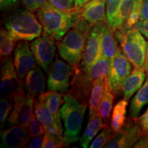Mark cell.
Listing matches in <instances>:
<instances>
[{
    "label": "cell",
    "mask_w": 148,
    "mask_h": 148,
    "mask_svg": "<svg viewBox=\"0 0 148 148\" xmlns=\"http://www.w3.org/2000/svg\"><path fill=\"white\" fill-rule=\"evenodd\" d=\"M101 46L102 56L111 60L117 51L118 46L114 30L110 27L108 22L105 21L101 34Z\"/></svg>",
    "instance_id": "22"
},
{
    "label": "cell",
    "mask_w": 148,
    "mask_h": 148,
    "mask_svg": "<svg viewBox=\"0 0 148 148\" xmlns=\"http://www.w3.org/2000/svg\"><path fill=\"white\" fill-rule=\"evenodd\" d=\"M1 147L3 148L25 147L30 137L27 127L20 125H12L1 132Z\"/></svg>",
    "instance_id": "15"
},
{
    "label": "cell",
    "mask_w": 148,
    "mask_h": 148,
    "mask_svg": "<svg viewBox=\"0 0 148 148\" xmlns=\"http://www.w3.org/2000/svg\"><path fill=\"white\" fill-rule=\"evenodd\" d=\"M34 109L37 119L43 125L45 132L64 140L63 134L59 131L52 114L41 98L38 97V99H34Z\"/></svg>",
    "instance_id": "16"
},
{
    "label": "cell",
    "mask_w": 148,
    "mask_h": 148,
    "mask_svg": "<svg viewBox=\"0 0 148 148\" xmlns=\"http://www.w3.org/2000/svg\"><path fill=\"white\" fill-rule=\"evenodd\" d=\"M92 25H93L92 24L86 21L80 14V16L75 20L72 27L77 29L79 32H82V34H84L85 36H87Z\"/></svg>",
    "instance_id": "36"
},
{
    "label": "cell",
    "mask_w": 148,
    "mask_h": 148,
    "mask_svg": "<svg viewBox=\"0 0 148 148\" xmlns=\"http://www.w3.org/2000/svg\"><path fill=\"white\" fill-rule=\"evenodd\" d=\"M19 0H0V7L1 11L12 10L19 4Z\"/></svg>",
    "instance_id": "38"
},
{
    "label": "cell",
    "mask_w": 148,
    "mask_h": 148,
    "mask_svg": "<svg viewBox=\"0 0 148 148\" xmlns=\"http://www.w3.org/2000/svg\"><path fill=\"white\" fill-rule=\"evenodd\" d=\"M106 0H90L80 8L81 16L92 25L107 21Z\"/></svg>",
    "instance_id": "18"
},
{
    "label": "cell",
    "mask_w": 148,
    "mask_h": 148,
    "mask_svg": "<svg viewBox=\"0 0 148 148\" xmlns=\"http://www.w3.org/2000/svg\"><path fill=\"white\" fill-rule=\"evenodd\" d=\"M80 14V8L67 13L55 8L49 3L36 11L37 17L42 25V32L53 37L57 42L60 41L73 27Z\"/></svg>",
    "instance_id": "2"
},
{
    "label": "cell",
    "mask_w": 148,
    "mask_h": 148,
    "mask_svg": "<svg viewBox=\"0 0 148 148\" xmlns=\"http://www.w3.org/2000/svg\"><path fill=\"white\" fill-rule=\"evenodd\" d=\"M5 28L16 41H31L40 36L42 25L32 12L24 8L12 10L4 16Z\"/></svg>",
    "instance_id": "1"
},
{
    "label": "cell",
    "mask_w": 148,
    "mask_h": 148,
    "mask_svg": "<svg viewBox=\"0 0 148 148\" xmlns=\"http://www.w3.org/2000/svg\"><path fill=\"white\" fill-rule=\"evenodd\" d=\"M145 70L148 73V42H147V47H146V55H145Z\"/></svg>",
    "instance_id": "45"
},
{
    "label": "cell",
    "mask_w": 148,
    "mask_h": 148,
    "mask_svg": "<svg viewBox=\"0 0 148 148\" xmlns=\"http://www.w3.org/2000/svg\"><path fill=\"white\" fill-rule=\"evenodd\" d=\"M29 133L31 138L42 136L45 132L43 125L37 119L35 114L33 113L29 123Z\"/></svg>",
    "instance_id": "33"
},
{
    "label": "cell",
    "mask_w": 148,
    "mask_h": 148,
    "mask_svg": "<svg viewBox=\"0 0 148 148\" xmlns=\"http://www.w3.org/2000/svg\"><path fill=\"white\" fill-rule=\"evenodd\" d=\"M134 147L145 148L148 147V135H144L134 144Z\"/></svg>",
    "instance_id": "43"
},
{
    "label": "cell",
    "mask_w": 148,
    "mask_h": 148,
    "mask_svg": "<svg viewBox=\"0 0 148 148\" xmlns=\"http://www.w3.org/2000/svg\"><path fill=\"white\" fill-rule=\"evenodd\" d=\"M145 70L134 68L122 85V91L125 99L128 101L134 92L141 88L145 81Z\"/></svg>",
    "instance_id": "21"
},
{
    "label": "cell",
    "mask_w": 148,
    "mask_h": 148,
    "mask_svg": "<svg viewBox=\"0 0 148 148\" xmlns=\"http://www.w3.org/2000/svg\"><path fill=\"white\" fill-rule=\"evenodd\" d=\"M106 127L108 126L104 124L99 113L96 114L92 118L88 119V124L86 125L84 134L82 137L79 138V144L81 147L83 148L88 147L90 142L97 134V132L101 129H103Z\"/></svg>",
    "instance_id": "23"
},
{
    "label": "cell",
    "mask_w": 148,
    "mask_h": 148,
    "mask_svg": "<svg viewBox=\"0 0 148 148\" xmlns=\"http://www.w3.org/2000/svg\"><path fill=\"white\" fill-rule=\"evenodd\" d=\"M55 40L53 37L42 33L41 36L35 38L30 44L36 62L46 73L50 69L56 52Z\"/></svg>",
    "instance_id": "10"
},
{
    "label": "cell",
    "mask_w": 148,
    "mask_h": 148,
    "mask_svg": "<svg viewBox=\"0 0 148 148\" xmlns=\"http://www.w3.org/2000/svg\"><path fill=\"white\" fill-rule=\"evenodd\" d=\"M90 1V0H75V7L77 8H81L83 5Z\"/></svg>",
    "instance_id": "44"
},
{
    "label": "cell",
    "mask_w": 148,
    "mask_h": 148,
    "mask_svg": "<svg viewBox=\"0 0 148 148\" xmlns=\"http://www.w3.org/2000/svg\"><path fill=\"white\" fill-rule=\"evenodd\" d=\"M26 40H19L14 50L13 63L16 73L21 80L36 66V59Z\"/></svg>",
    "instance_id": "14"
},
{
    "label": "cell",
    "mask_w": 148,
    "mask_h": 148,
    "mask_svg": "<svg viewBox=\"0 0 148 148\" xmlns=\"http://www.w3.org/2000/svg\"><path fill=\"white\" fill-rule=\"evenodd\" d=\"M86 38L84 34L72 27L57 42L59 55L73 68L79 66L81 63Z\"/></svg>",
    "instance_id": "5"
},
{
    "label": "cell",
    "mask_w": 148,
    "mask_h": 148,
    "mask_svg": "<svg viewBox=\"0 0 148 148\" xmlns=\"http://www.w3.org/2000/svg\"><path fill=\"white\" fill-rule=\"evenodd\" d=\"M114 100V94L110 90L108 83L107 82L105 86L104 92L99 105V114L102 118L103 123L106 126H108L110 121V112L112 110Z\"/></svg>",
    "instance_id": "27"
},
{
    "label": "cell",
    "mask_w": 148,
    "mask_h": 148,
    "mask_svg": "<svg viewBox=\"0 0 148 148\" xmlns=\"http://www.w3.org/2000/svg\"><path fill=\"white\" fill-rule=\"evenodd\" d=\"M121 1L122 0H106L107 22L112 29Z\"/></svg>",
    "instance_id": "31"
},
{
    "label": "cell",
    "mask_w": 148,
    "mask_h": 148,
    "mask_svg": "<svg viewBox=\"0 0 148 148\" xmlns=\"http://www.w3.org/2000/svg\"><path fill=\"white\" fill-rule=\"evenodd\" d=\"M48 1L49 0H21V2L25 8L34 12L47 4Z\"/></svg>",
    "instance_id": "37"
},
{
    "label": "cell",
    "mask_w": 148,
    "mask_h": 148,
    "mask_svg": "<svg viewBox=\"0 0 148 148\" xmlns=\"http://www.w3.org/2000/svg\"><path fill=\"white\" fill-rule=\"evenodd\" d=\"M45 86V76L40 66H36L27 74L24 82V88L27 94L35 98L43 93Z\"/></svg>",
    "instance_id": "17"
},
{
    "label": "cell",
    "mask_w": 148,
    "mask_h": 148,
    "mask_svg": "<svg viewBox=\"0 0 148 148\" xmlns=\"http://www.w3.org/2000/svg\"><path fill=\"white\" fill-rule=\"evenodd\" d=\"M64 102L60 108L64 123V145L75 143L79 140V134L82 127L83 120L87 104H84L75 97L66 92L64 95Z\"/></svg>",
    "instance_id": "3"
},
{
    "label": "cell",
    "mask_w": 148,
    "mask_h": 148,
    "mask_svg": "<svg viewBox=\"0 0 148 148\" xmlns=\"http://www.w3.org/2000/svg\"><path fill=\"white\" fill-rule=\"evenodd\" d=\"M16 40H14L5 28L0 31V54L1 59L10 56L13 51Z\"/></svg>",
    "instance_id": "28"
},
{
    "label": "cell",
    "mask_w": 148,
    "mask_h": 148,
    "mask_svg": "<svg viewBox=\"0 0 148 148\" xmlns=\"http://www.w3.org/2000/svg\"><path fill=\"white\" fill-rule=\"evenodd\" d=\"M142 1L140 3H138L136 8L132 11V13L127 18V19L125 21V22L123 24V26L125 27V29H130L132 28L135 25L137 22L139 21L140 19V10H141V5Z\"/></svg>",
    "instance_id": "35"
},
{
    "label": "cell",
    "mask_w": 148,
    "mask_h": 148,
    "mask_svg": "<svg viewBox=\"0 0 148 148\" xmlns=\"http://www.w3.org/2000/svg\"><path fill=\"white\" fill-rule=\"evenodd\" d=\"M136 121L141 127L145 135H148V108L143 115L139 118H136Z\"/></svg>",
    "instance_id": "39"
},
{
    "label": "cell",
    "mask_w": 148,
    "mask_h": 148,
    "mask_svg": "<svg viewBox=\"0 0 148 148\" xmlns=\"http://www.w3.org/2000/svg\"><path fill=\"white\" fill-rule=\"evenodd\" d=\"M114 33L125 56L134 67L145 70L147 42L142 33L136 27L125 29L123 26L114 29Z\"/></svg>",
    "instance_id": "4"
},
{
    "label": "cell",
    "mask_w": 148,
    "mask_h": 148,
    "mask_svg": "<svg viewBox=\"0 0 148 148\" xmlns=\"http://www.w3.org/2000/svg\"><path fill=\"white\" fill-rule=\"evenodd\" d=\"M14 106L13 96H3L0 101V126L2 129L5 120L10 114L11 109Z\"/></svg>",
    "instance_id": "30"
},
{
    "label": "cell",
    "mask_w": 148,
    "mask_h": 148,
    "mask_svg": "<svg viewBox=\"0 0 148 148\" xmlns=\"http://www.w3.org/2000/svg\"><path fill=\"white\" fill-rule=\"evenodd\" d=\"M38 97L41 98L47 105V108L52 114L59 131L63 134L64 131L62 126V123H61L62 116H61L60 107L64 102V95H62V93L61 92L60 93L58 91L49 90L48 92L40 94Z\"/></svg>",
    "instance_id": "19"
},
{
    "label": "cell",
    "mask_w": 148,
    "mask_h": 148,
    "mask_svg": "<svg viewBox=\"0 0 148 148\" xmlns=\"http://www.w3.org/2000/svg\"><path fill=\"white\" fill-rule=\"evenodd\" d=\"M132 69V62L118 47L115 55L110 62V68L107 75L109 88L114 95H117L122 90V85L131 73Z\"/></svg>",
    "instance_id": "6"
},
{
    "label": "cell",
    "mask_w": 148,
    "mask_h": 148,
    "mask_svg": "<svg viewBox=\"0 0 148 148\" xmlns=\"http://www.w3.org/2000/svg\"><path fill=\"white\" fill-rule=\"evenodd\" d=\"M48 3L55 8L67 13H71L79 9L75 7V0H49Z\"/></svg>",
    "instance_id": "32"
},
{
    "label": "cell",
    "mask_w": 148,
    "mask_h": 148,
    "mask_svg": "<svg viewBox=\"0 0 148 148\" xmlns=\"http://www.w3.org/2000/svg\"><path fill=\"white\" fill-rule=\"evenodd\" d=\"M134 27L138 29V30L148 38V19L143 20V21H138L135 24Z\"/></svg>",
    "instance_id": "40"
},
{
    "label": "cell",
    "mask_w": 148,
    "mask_h": 148,
    "mask_svg": "<svg viewBox=\"0 0 148 148\" xmlns=\"http://www.w3.org/2000/svg\"><path fill=\"white\" fill-rule=\"evenodd\" d=\"M116 133L112 130L111 127H106L103 128V131L100 134H98L97 136L92 143L90 144V148H101L106 146L112 138L115 136Z\"/></svg>",
    "instance_id": "29"
},
{
    "label": "cell",
    "mask_w": 148,
    "mask_h": 148,
    "mask_svg": "<svg viewBox=\"0 0 148 148\" xmlns=\"http://www.w3.org/2000/svg\"><path fill=\"white\" fill-rule=\"evenodd\" d=\"M148 19V0H143L139 21Z\"/></svg>",
    "instance_id": "42"
},
{
    "label": "cell",
    "mask_w": 148,
    "mask_h": 148,
    "mask_svg": "<svg viewBox=\"0 0 148 148\" xmlns=\"http://www.w3.org/2000/svg\"><path fill=\"white\" fill-rule=\"evenodd\" d=\"M104 22H98L90 28L86 40L82 61L79 66L80 69H88L102 56L101 34Z\"/></svg>",
    "instance_id": "8"
},
{
    "label": "cell",
    "mask_w": 148,
    "mask_h": 148,
    "mask_svg": "<svg viewBox=\"0 0 148 148\" xmlns=\"http://www.w3.org/2000/svg\"><path fill=\"white\" fill-rule=\"evenodd\" d=\"M107 82H108L107 75L98 77L93 81L89 101H88V105H89L88 119L92 118L96 114L99 113V105Z\"/></svg>",
    "instance_id": "20"
},
{
    "label": "cell",
    "mask_w": 148,
    "mask_h": 148,
    "mask_svg": "<svg viewBox=\"0 0 148 148\" xmlns=\"http://www.w3.org/2000/svg\"><path fill=\"white\" fill-rule=\"evenodd\" d=\"M95 79L88 70L82 69L77 66L74 68V72L68 93L73 96L79 102L87 104L88 96L91 91L92 83Z\"/></svg>",
    "instance_id": "12"
},
{
    "label": "cell",
    "mask_w": 148,
    "mask_h": 148,
    "mask_svg": "<svg viewBox=\"0 0 148 148\" xmlns=\"http://www.w3.org/2000/svg\"><path fill=\"white\" fill-rule=\"evenodd\" d=\"M148 103V73L145 82L133 97L130 106L131 118H136L139 115L142 108Z\"/></svg>",
    "instance_id": "25"
},
{
    "label": "cell",
    "mask_w": 148,
    "mask_h": 148,
    "mask_svg": "<svg viewBox=\"0 0 148 148\" xmlns=\"http://www.w3.org/2000/svg\"><path fill=\"white\" fill-rule=\"evenodd\" d=\"M73 72L74 68L71 64L57 58L47 73L48 90L66 93L69 89L70 79Z\"/></svg>",
    "instance_id": "7"
},
{
    "label": "cell",
    "mask_w": 148,
    "mask_h": 148,
    "mask_svg": "<svg viewBox=\"0 0 148 148\" xmlns=\"http://www.w3.org/2000/svg\"><path fill=\"white\" fill-rule=\"evenodd\" d=\"M42 141H43V138L42 136H36V137H32V139L29 141L28 145L27 147L29 148H40L42 147Z\"/></svg>",
    "instance_id": "41"
},
{
    "label": "cell",
    "mask_w": 148,
    "mask_h": 148,
    "mask_svg": "<svg viewBox=\"0 0 148 148\" xmlns=\"http://www.w3.org/2000/svg\"><path fill=\"white\" fill-rule=\"evenodd\" d=\"M143 0H122L114 20L112 29L114 30L118 27L123 26L132 11Z\"/></svg>",
    "instance_id": "26"
},
{
    "label": "cell",
    "mask_w": 148,
    "mask_h": 148,
    "mask_svg": "<svg viewBox=\"0 0 148 148\" xmlns=\"http://www.w3.org/2000/svg\"><path fill=\"white\" fill-rule=\"evenodd\" d=\"M127 104V100L125 99H121L116 103L112 110L110 119V127L116 134L120 132L125 124V114Z\"/></svg>",
    "instance_id": "24"
},
{
    "label": "cell",
    "mask_w": 148,
    "mask_h": 148,
    "mask_svg": "<svg viewBox=\"0 0 148 148\" xmlns=\"http://www.w3.org/2000/svg\"><path fill=\"white\" fill-rule=\"evenodd\" d=\"M0 88L3 96H14L25 91L24 83L18 77L10 56L3 58L1 61Z\"/></svg>",
    "instance_id": "11"
},
{
    "label": "cell",
    "mask_w": 148,
    "mask_h": 148,
    "mask_svg": "<svg viewBox=\"0 0 148 148\" xmlns=\"http://www.w3.org/2000/svg\"><path fill=\"white\" fill-rule=\"evenodd\" d=\"M129 119L120 132L106 144V148L132 147L142 136L144 133L136 121V118Z\"/></svg>",
    "instance_id": "13"
},
{
    "label": "cell",
    "mask_w": 148,
    "mask_h": 148,
    "mask_svg": "<svg viewBox=\"0 0 148 148\" xmlns=\"http://www.w3.org/2000/svg\"><path fill=\"white\" fill-rule=\"evenodd\" d=\"M13 99L14 108L8 116V123L27 127L33 114L35 98L25 91L14 95Z\"/></svg>",
    "instance_id": "9"
},
{
    "label": "cell",
    "mask_w": 148,
    "mask_h": 148,
    "mask_svg": "<svg viewBox=\"0 0 148 148\" xmlns=\"http://www.w3.org/2000/svg\"><path fill=\"white\" fill-rule=\"evenodd\" d=\"M64 146L63 140L60 139L54 135H52L47 132H45L43 136L42 147L43 148H59Z\"/></svg>",
    "instance_id": "34"
}]
</instances>
